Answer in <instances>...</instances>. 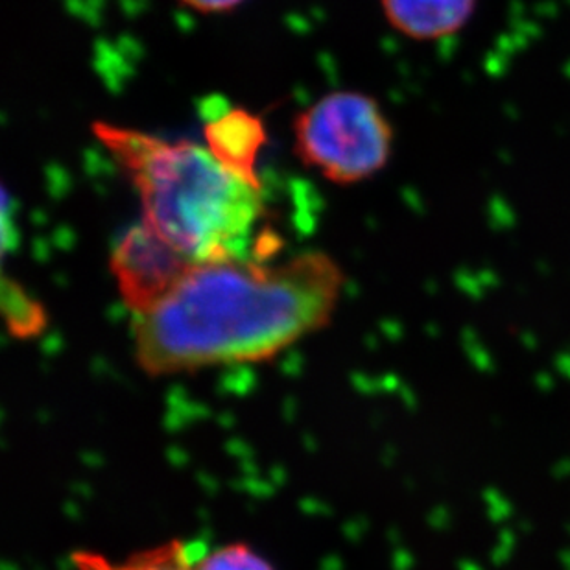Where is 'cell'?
<instances>
[{
    "mask_svg": "<svg viewBox=\"0 0 570 570\" xmlns=\"http://www.w3.org/2000/svg\"><path fill=\"white\" fill-rule=\"evenodd\" d=\"M342 288L344 272L323 252L193 264L161 302L134 314L135 361L151 377L269 361L325 327Z\"/></svg>",
    "mask_w": 570,
    "mask_h": 570,
    "instance_id": "1",
    "label": "cell"
},
{
    "mask_svg": "<svg viewBox=\"0 0 570 570\" xmlns=\"http://www.w3.org/2000/svg\"><path fill=\"white\" fill-rule=\"evenodd\" d=\"M92 131L134 181L142 224L194 263L244 257L261 185L224 167L207 148L97 122Z\"/></svg>",
    "mask_w": 570,
    "mask_h": 570,
    "instance_id": "2",
    "label": "cell"
},
{
    "mask_svg": "<svg viewBox=\"0 0 570 570\" xmlns=\"http://www.w3.org/2000/svg\"><path fill=\"white\" fill-rule=\"evenodd\" d=\"M294 150L333 184H361L386 167L393 126L366 92L334 91L297 115Z\"/></svg>",
    "mask_w": 570,
    "mask_h": 570,
    "instance_id": "3",
    "label": "cell"
},
{
    "mask_svg": "<svg viewBox=\"0 0 570 570\" xmlns=\"http://www.w3.org/2000/svg\"><path fill=\"white\" fill-rule=\"evenodd\" d=\"M193 264L196 263L140 222L115 248L109 266L120 297L131 313L140 314L161 302Z\"/></svg>",
    "mask_w": 570,
    "mask_h": 570,
    "instance_id": "4",
    "label": "cell"
},
{
    "mask_svg": "<svg viewBox=\"0 0 570 570\" xmlns=\"http://www.w3.org/2000/svg\"><path fill=\"white\" fill-rule=\"evenodd\" d=\"M393 30L414 41H440L462 32L479 0H381Z\"/></svg>",
    "mask_w": 570,
    "mask_h": 570,
    "instance_id": "5",
    "label": "cell"
},
{
    "mask_svg": "<svg viewBox=\"0 0 570 570\" xmlns=\"http://www.w3.org/2000/svg\"><path fill=\"white\" fill-rule=\"evenodd\" d=\"M207 150L232 173L258 185L255 161L261 146L266 140L264 126L257 117L235 109L218 119L210 120L205 128Z\"/></svg>",
    "mask_w": 570,
    "mask_h": 570,
    "instance_id": "6",
    "label": "cell"
},
{
    "mask_svg": "<svg viewBox=\"0 0 570 570\" xmlns=\"http://www.w3.org/2000/svg\"><path fill=\"white\" fill-rule=\"evenodd\" d=\"M204 550L205 544L174 539L151 549L139 550L119 561L81 550L72 556V566L76 570H193L194 561Z\"/></svg>",
    "mask_w": 570,
    "mask_h": 570,
    "instance_id": "7",
    "label": "cell"
},
{
    "mask_svg": "<svg viewBox=\"0 0 570 570\" xmlns=\"http://www.w3.org/2000/svg\"><path fill=\"white\" fill-rule=\"evenodd\" d=\"M193 570H274V567L249 544L232 543L205 549L194 561Z\"/></svg>",
    "mask_w": 570,
    "mask_h": 570,
    "instance_id": "8",
    "label": "cell"
},
{
    "mask_svg": "<svg viewBox=\"0 0 570 570\" xmlns=\"http://www.w3.org/2000/svg\"><path fill=\"white\" fill-rule=\"evenodd\" d=\"M179 2L199 13H226L244 4L246 0H179Z\"/></svg>",
    "mask_w": 570,
    "mask_h": 570,
    "instance_id": "9",
    "label": "cell"
}]
</instances>
